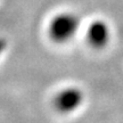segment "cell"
<instances>
[{"instance_id": "obj_2", "label": "cell", "mask_w": 123, "mask_h": 123, "mask_svg": "<svg viewBox=\"0 0 123 123\" xmlns=\"http://www.w3.org/2000/svg\"><path fill=\"white\" fill-rule=\"evenodd\" d=\"M84 95L76 87H67L62 89L54 98V107L61 114H71L78 111L83 104Z\"/></svg>"}, {"instance_id": "obj_1", "label": "cell", "mask_w": 123, "mask_h": 123, "mask_svg": "<svg viewBox=\"0 0 123 123\" xmlns=\"http://www.w3.org/2000/svg\"><path fill=\"white\" fill-rule=\"evenodd\" d=\"M80 18L74 13L63 12L55 15L48 25V35L55 43L70 42L80 29Z\"/></svg>"}, {"instance_id": "obj_3", "label": "cell", "mask_w": 123, "mask_h": 123, "mask_svg": "<svg viewBox=\"0 0 123 123\" xmlns=\"http://www.w3.org/2000/svg\"><path fill=\"white\" fill-rule=\"evenodd\" d=\"M87 43L95 50L106 48L111 40V29L103 19H95L89 24L86 32Z\"/></svg>"}, {"instance_id": "obj_4", "label": "cell", "mask_w": 123, "mask_h": 123, "mask_svg": "<svg viewBox=\"0 0 123 123\" xmlns=\"http://www.w3.org/2000/svg\"><path fill=\"white\" fill-rule=\"evenodd\" d=\"M7 48V41L6 39H2V38H0V56L2 55L5 50Z\"/></svg>"}]
</instances>
